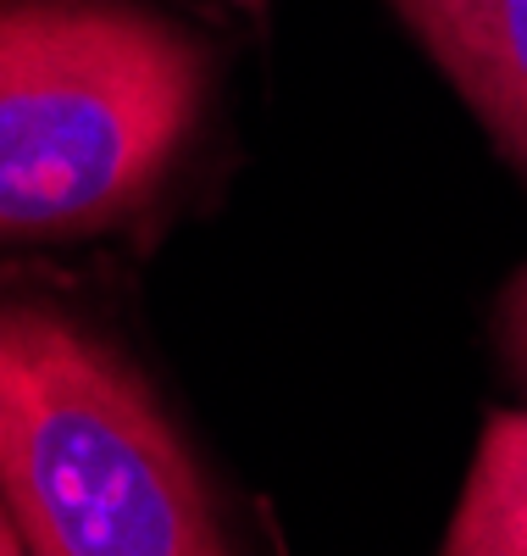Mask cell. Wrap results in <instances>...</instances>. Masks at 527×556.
Here are the masks:
<instances>
[{
    "label": "cell",
    "mask_w": 527,
    "mask_h": 556,
    "mask_svg": "<svg viewBox=\"0 0 527 556\" xmlns=\"http://www.w3.org/2000/svg\"><path fill=\"white\" fill-rule=\"evenodd\" d=\"M395 12L527 173V0H395Z\"/></svg>",
    "instance_id": "cell-3"
},
{
    "label": "cell",
    "mask_w": 527,
    "mask_h": 556,
    "mask_svg": "<svg viewBox=\"0 0 527 556\" xmlns=\"http://www.w3.org/2000/svg\"><path fill=\"white\" fill-rule=\"evenodd\" d=\"M439 556H527V412H494Z\"/></svg>",
    "instance_id": "cell-4"
},
{
    "label": "cell",
    "mask_w": 527,
    "mask_h": 556,
    "mask_svg": "<svg viewBox=\"0 0 527 556\" xmlns=\"http://www.w3.org/2000/svg\"><path fill=\"white\" fill-rule=\"evenodd\" d=\"M500 345H505L511 374L527 384V267L516 273V285L505 290V306H500Z\"/></svg>",
    "instance_id": "cell-5"
},
{
    "label": "cell",
    "mask_w": 527,
    "mask_h": 556,
    "mask_svg": "<svg viewBox=\"0 0 527 556\" xmlns=\"http://www.w3.org/2000/svg\"><path fill=\"white\" fill-rule=\"evenodd\" d=\"M201 51L178 28L0 0V235L101 228L139 206L201 112Z\"/></svg>",
    "instance_id": "cell-2"
},
{
    "label": "cell",
    "mask_w": 527,
    "mask_h": 556,
    "mask_svg": "<svg viewBox=\"0 0 527 556\" xmlns=\"http://www.w3.org/2000/svg\"><path fill=\"white\" fill-rule=\"evenodd\" d=\"M0 495L34 556H233L133 367L17 301H0Z\"/></svg>",
    "instance_id": "cell-1"
},
{
    "label": "cell",
    "mask_w": 527,
    "mask_h": 556,
    "mask_svg": "<svg viewBox=\"0 0 527 556\" xmlns=\"http://www.w3.org/2000/svg\"><path fill=\"white\" fill-rule=\"evenodd\" d=\"M228 7H239V12H267V0H228Z\"/></svg>",
    "instance_id": "cell-7"
},
{
    "label": "cell",
    "mask_w": 527,
    "mask_h": 556,
    "mask_svg": "<svg viewBox=\"0 0 527 556\" xmlns=\"http://www.w3.org/2000/svg\"><path fill=\"white\" fill-rule=\"evenodd\" d=\"M23 545H28V540H23V529H17V518H12V506H0V556H28Z\"/></svg>",
    "instance_id": "cell-6"
}]
</instances>
